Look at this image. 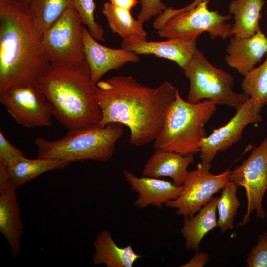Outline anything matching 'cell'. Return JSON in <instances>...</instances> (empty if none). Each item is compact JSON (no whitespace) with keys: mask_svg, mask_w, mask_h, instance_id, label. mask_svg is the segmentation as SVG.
<instances>
[{"mask_svg":"<svg viewBox=\"0 0 267 267\" xmlns=\"http://www.w3.org/2000/svg\"><path fill=\"white\" fill-rule=\"evenodd\" d=\"M178 91L168 81L151 88L131 75L100 80L94 94L102 113L100 125L118 123L126 126L130 132V144L146 145L161 131Z\"/></svg>","mask_w":267,"mask_h":267,"instance_id":"obj_1","label":"cell"},{"mask_svg":"<svg viewBox=\"0 0 267 267\" xmlns=\"http://www.w3.org/2000/svg\"><path fill=\"white\" fill-rule=\"evenodd\" d=\"M40 36L19 0H0V91L33 84L50 63Z\"/></svg>","mask_w":267,"mask_h":267,"instance_id":"obj_2","label":"cell"},{"mask_svg":"<svg viewBox=\"0 0 267 267\" xmlns=\"http://www.w3.org/2000/svg\"><path fill=\"white\" fill-rule=\"evenodd\" d=\"M52 104L54 117L69 130L100 124L102 113L96 87L85 61L50 63L33 83Z\"/></svg>","mask_w":267,"mask_h":267,"instance_id":"obj_3","label":"cell"},{"mask_svg":"<svg viewBox=\"0 0 267 267\" xmlns=\"http://www.w3.org/2000/svg\"><path fill=\"white\" fill-rule=\"evenodd\" d=\"M123 125L111 123L69 130L65 136L49 141L36 137L37 157L57 159L68 163L90 160L106 162L113 156Z\"/></svg>","mask_w":267,"mask_h":267,"instance_id":"obj_4","label":"cell"},{"mask_svg":"<svg viewBox=\"0 0 267 267\" xmlns=\"http://www.w3.org/2000/svg\"><path fill=\"white\" fill-rule=\"evenodd\" d=\"M216 105L208 100L189 103L182 98L178 91L168 111L163 127L153 142L154 149L183 155L199 152L206 137L204 125L215 113Z\"/></svg>","mask_w":267,"mask_h":267,"instance_id":"obj_5","label":"cell"},{"mask_svg":"<svg viewBox=\"0 0 267 267\" xmlns=\"http://www.w3.org/2000/svg\"><path fill=\"white\" fill-rule=\"evenodd\" d=\"M207 3L202 1L189 9L167 8L155 19L153 26L160 37L167 39H197L204 31L213 39H226L232 36V26L227 22L231 15H222L217 10L211 11Z\"/></svg>","mask_w":267,"mask_h":267,"instance_id":"obj_6","label":"cell"},{"mask_svg":"<svg viewBox=\"0 0 267 267\" xmlns=\"http://www.w3.org/2000/svg\"><path fill=\"white\" fill-rule=\"evenodd\" d=\"M182 70L190 81L186 100L189 103H198L205 99L236 110L250 98L243 92L234 91L232 75L211 64L198 48Z\"/></svg>","mask_w":267,"mask_h":267,"instance_id":"obj_7","label":"cell"},{"mask_svg":"<svg viewBox=\"0 0 267 267\" xmlns=\"http://www.w3.org/2000/svg\"><path fill=\"white\" fill-rule=\"evenodd\" d=\"M82 24L75 7H70L41 35V46L50 63L72 64L85 60Z\"/></svg>","mask_w":267,"mask_h":267,"instance_id":"obj_8","label":"cell"},{"mask_svg":"<svg viewBox=\"0 0 267 267\" xmlns=\"http://www.w3.org/2000/svg\"><path fill=\"white\" fill-rule=\"evenodd\" d=\"M210 163L202 161L194 170L189 172L183 184V189L177 198L167 202L165 206L177 209L176 213L192 216L198 212L230 181L231 171L228 169L215 175L210 171Z\"/></svg>","mask_w":267,"mask_h":267,"instance_id":"obj_9","label":"cell"},{"mask_svg":"<svg viewBox=\"0 0 267 267\" xmlns=\"http://www.w3.org/2000/svg\"><path fill=\"white\" fill-rule=\"evenodd\" d=\"M0 102L21 126L31 128L51 125L52 105L33 84L18 85L0 91Z\"/></svg>","mask_w":267,"mask_h":267,"instance_id":"obj_10","label":"cell"},{"mask_svg":"<svg viewBox=\"0 0 267 267\" xmlns=\"http://www.w3.org/2000/svg\"><path fill=\"white\" fill-rule=\"evenodd\" d=\"M230 178L238 187L246 190L247 211L239 225L243 226L249 221L254 210L257 218H265L266 213L262 203L267 190V136L253 149L246 160L231 171Z\"/></svg>","mask_w":267,"mask_h":267,"instance_id":"obj_11","label":"cell"},{"mask_svg":"<svg viewBox=\"0 0 267 267\" xmlns=\"http://www.w3.org/2000/svg\"><path fill=\"white\" fill-rule=\"evenodd\" d=\"M261 109L254 100L249 98L236 110L235 114L226 124L214 130L203 139L199 152L201 161L210 163L219 152L224 151L238 142L247 125L262 121Z\"/></svg>","mask_w":267,"mask_h":267,"instance_id":"obj_12","label":"cell"},{"mask_svg":"<svg viewBox=\"0 0 267 267\" xmlns=\"http://www.w3.org/2000/svg\"><path fill=\"white\" fill-rule=\"evenodd\" d=\"M17 186L10 179L7 166L0 164V231L12 257L19 253L24 226L17 198Z\"/></svg>","mask_w":267,"mask_h":267,"instance_id":"obj_13","label":"cell"},{"mask_svg":"<svg viewBox=\"0 0 267 267\" xmlns=\"http://www.w3.org/2000/svg\"><path fill=\"white\" fill-rule=\"evenodd\" d=\"M83 39L85 60L89 68L92 79L96 84L108 71L118 69L128 63H136L140 60L138 55L132 51L122 48H109L100 44L84 27Z\"/></svg>","mask_w":267,"mask_h":267,"instance_id":"obj_14","label":"cell"},{"mask_svg":"<svg viewBox=\"0 0 267 267\" xmlns=\"http://www.w3.org/2000/svg\"><path fill=\"white\" fill-rule=\"evenodd\" d=\"M197 39H168L163 41H147L137 37L123 39L121 47L136 54H153L176 63L182 69L197 48Z\"/></svg>","mask_w":267,"mask_h":267,"instance_id":"obj_15","label":"cell"},{"mask_svg":"<svg viewBox=\"0 0 267 267\" xmlns=\"http://www.w3.org/2000/svg\"><path fill=\"white\" fill-rule=\"evenodd\" d=\"M123 175L132 189L138 193L134 204L138 208L153 205L159 208L169 201L178 197L183 186L158 178L138 177L132 172L124 170Z\"/></svg>","mask_w":267,"mask_h":267,"instance_id":"obj_16","label":"cell"},{"mask_svg":"<svg viewBox=\"0 0 267 267\" xmlns=\"http://www.w3.org/2000/svg\"><path fill=\"white\" fill-rule=\"evenodd\" d=\"M225 60L227 65L245 76L267 53V37L261 30L248 38L230 39Z\"/></svg>","mask_w":267,"mask_h":267,"instance_id":"obj_17","label":"cell"},{"mask_svg":"<svg viewBox=\"0 0 267 267\" xmlns=\"http://www.w3.org/2000/svg\"><path fill=\"white\" fill-rule=\"evenodd\" d=\"M194 155L155 149L144 165L142 175L155 178L169 177L175 185L182 186L189 172L188 166L194 161Z\"/></svg>","mask_w":267,"mask_h":267,"instance_id":"obj_18","label":"cell"},{"mask_svg":"<svg viewBox=\"0 0 267 267\" xmlns=\"http://www.w3.org/2000/svg\"><path fill=\"white\" fill-rule=\"evenodd\" d=\"M93 246L94 251L92 262L95 265H105L107 267H132L142 257L137 254L131 245L118 246L109 231L102 230L96 237Z\"/></svg>","mask_w":267,"mask_h":267,"instance_id":"obj_19","label":"cell"},{"mask_svg":"<svg viewBox=\"0 0 267 267\" xmlns=\"http://www.w3.org/2000/svg\"><path fill=\"white\" fill-rule=\"evenodd\" d=\"M218 198L219 197H213L197 214L184 216L181 232L185 239L187 250L197 252L203 237L218 226L216 214Z\"/></svg>","mask_w":267,"mask_h":267,"instance_id":"obj_20","label":"cell"},{"mask_svg":"<svg viewBox=\"0 0 267 267\" xmlns=\"http://www.w3.org/2000/svg\"><path fill=\"white\" fill-rule=\"evenodd\" d=\"M69 165L62 160L40 157L28 159L24 155L12 159L7 169L10 179L19 188L44 173L63 169Z\"/></svg>","mask_w":267,"mask_h":267,"instance_id":"obj_21","label":"cell"},{"mask_svg":"<svg viewBox=\"0 0 267 267\" xmlns=\"http://www.w3.org/2000/svg\"><path fill=\"white\" fill-rule=\"evenodd\" d=\"M264 3V0H232L229 5V12L235 20L232 35L248 38L261 30L259 21Z\"/></svg>","mask_w":267,"mask_h":267,"instance_id":"obj_22","label":"cell"},{"mask_svg":"<svg viewBox=\"0 0 267 267\" xmlns=\"http://www.w3.org/2000/svg\"><path fill=\"white\" fill-rule=\"evenodd\" d=\"M73 0H30L28 9L37 30L41 35L49 29L68 7Z\"/></svg>","mask_w":267,"mask_h":267,"instance_id":"obj_23","label":"cell"},{"mask_svg":"<svg viewBox=\"0 0 267 267\" xmlns=\"http://www.w3.org/2000/svg\"><path fill=\"white\" fill-rule=\"evenodd\" d=\"M108 25L114 33L125 39L131 36L147 40V33L143 27V23L134 19L130 11L117 7L110 2L104 3L102 10Z\"/></svg>","mask_w":267,"mask_h":267,"instance_id":"obj_24","label":"cell"},{"mask_svg":"<svg viewBox=\"0 0 267 267\" xmlns=\"http://www.w3.org/2000/svg\"><path fill=\"white\" fill-rule=\"evenodd\" d=\"M238 186L230 181L223 189L218 198L217 209L218 212V226L224 233L233 228V222L240 203L237 196Z\"/></svg>","mask_w":267,"mask_h":267,"instance_id":"obj_25","label":"cell"},{"mask_svg":"<svg viewBox=\"0 0 267 267\" xmlns=\"http://www.w3.org/2000/svg\"><path fill=\"white\" fill-rule=\"evenodd\" d=\"M243 92L262 108L267 105V53L265 60L244 76L241 84Z\"/></svg>","mask_w":267,"mask_h":267,"instance_id":"obj_26","label":"cell"},{"mask_svg":"<svg viewBox=\"0 0 267 267\" xmlns=\"http://www.w3.org/2000/svg\"><path fill=\"white\" fill-rule=\"evenodd\" d=\"M74 6L83 24L86 25L91 35L97 40L104 41V31L94 18L95 4L93 0H73Z\"/></svg>","mask_w":267,"mask_h":267,"instance_id":"obj_27","label":"cell"},{"mask_svg":"<svg viewBox=\"0 0 267 267\" xmlns=\"http://www.w3.org/2000/svg\"><path fill=\"white\" fill-rule=\"evenodd\" d=\"M246 264L249 267H267V232L258 237L257 245L248 254Z\"/></svg>","mask_w":267,"mask_h":267,"instance_id":"obj_28","label":"cell"},{"mask_svg":"<svg viewBox=\"0 0 267 267\" xmlns=\"http://www.w3.org/2000/svg\"><path fill=\"white\" fill-rule=\"evenodd\" d=\"M141 8L137 16V19L143 23L152 17L161 14L167 9L165 4L161 0H141Z\"/></svg>","mask_w":267,"mask_h":267,"instance_id":"obj_29","label":"cell"},{"mask_svg":"<svg viewBox=\"0 0 267 267\" xmlns=\"http://www.w3.org/2000/svg\"><path fill=\"white\" fill-rule=\"evenodd\" d=\"M25 155L24 153L12 145L0 131V164L7 166L14 158Z\"/></svg>","mask_w":267,"mask_h":267,"instance_id":"obj_30","label":"cell"},{"mask_svg":"<svg viewBox=\"0 0 267 267\" xmlns=\"http://www.w3.org/2000/svg\"><path fill=\"white\" fill-rule=\"evenodd\" d=\"M208 254L200 252L196 254L186 264L181 266L182 267H202L209 261Z\"/></svg>","mask_w":267,"mask_h":267,"instance_id":"obj_31","label":"cell"},{"mask_svg":"<svg viewBox=\"0 0 267 267\" xmlns=\"http://www.w3.org/2000/svg\"><path fill=\"white\" fill-rule=\"evenodd\" d=\"M114 6L130 11L138 3V0H108Z\"/></svg>","mask_w":267,"mask_h":267,"instance_id":"obj_32","label":"cell"},{"mask_svg":"<svg viewBox=\"0 0 267 267\" xmlns=\"http://www.w3.org/2000/svg\"><path fill=\"white\" fill-rule=\"evenodd\" d=\"M19 0L24 6L28 8V6L29 5L30 0Z\"/></svg>","mask_w":267,"mask_h":267,"instance_id":"obj_33","label":"cell"}]
</instances>
